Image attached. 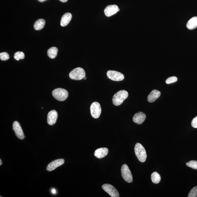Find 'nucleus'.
Segmentation results:
<instances>
[{
    "mask_svg": "<svg viewBox=\"0 0 197 197\" xmlns=\"http://www.w3.org/2000/svg\"><path fill=\"white\" fill-rule=\"evenodd\" d=\"M128 93L124 90H121L115 93L113 98L112 102L116 106L122 104L124 100L128 97Z\"/></svg>",
    "mask_w": 197,
    "mask_h": 197,
    "instance_id": "f257e3e1",
    "label": "nucleus"
},
{
    "mask_svg": "<svg viewBox=\"0 0 197 197\" xmlns=\"http://www.w3.org/2000/svg\"><path fill=\"white\" fill-rule=\"evenodd\" d=\"M134 151L135 155L139 161L144 163L146 161L147 158L146 151L141 144L137 143L135 144Z\"/></svg>",
    "mask_w": 197,
    "mask_h": 197,
    "instance_id": "f03ea898",
    "label": "nucleus"
},
{
    "mask_svg": "<svg viewBox=\"0 0 197 197\" xmlns=\"http://www.w3.org/2000/svg\"><path fill=\"white\" fill-rule=\"evenodd\" d=\"M69 76L72 80H82L85 76V72L82 68H77L70 72Z\"/></svg>",
    "mask_w": 197,
    "mask_h": 197,
    "instance_id": "7ed1b4c3",
    "label": "nucleus"
},
{
    "mask_svg": "<svg viewBox=\"0 0 197 197\" xmlns=\"http://www.w3.org/2000/svg\"><path fill=\"white\" fill-rule=\"evenodd\" d=\"M52 93L54 98L60 101H63L67 99L68 96V93L67 91L61 88L54 89Z\"/></svg>",
    "mask_w": 197,
    "mask_h": 197,
    "instance_id": "20e7f679",
    "label": "nucleus"
},
{
    "mask_svg": "<svg viewBox=\"0 0 197 197\" xmlns=\"http://www.w3.org/2000/svg\"><path fill=\"white\" fill-rule=\"evenodd\" d=\"M121 174L123 178L127 182L131 183L133 181V176L128 166L124 164L121 167Z\"/></svg>",
    "mask_w": 197,
    "mask_h": 197,
    "instance_id": "39448f33",
    "label": "nucleus"
},
{
    "mask_svg": "<svg viewBox=\"0 0 197 197\" xmlns=\"http://www.w3.org/2000/svg\"><path fill=\"white\" fill-rule=\"evenodd\" d=\"M90 111L92 117L95 119L99 118L102 112L101 107L99 103L93 102L91 105Z\"/></svg>",
    "mask_w": 197,
    "mask_h": 197,
    "instance_id": "423d86ee",
    "label": "nucleus"
},
{
    "mask_svg": "<svg viewBox=\"0 0 197 197\" xmlns=\"http://www.w3.org/2000/svg\"><path fill=\"white\" fill-rule=\"evenodd\" d=\"M107 75L110 79L114 81H121L124 80V76L120 72L115 71L109 70L107 71Z\"/></svg>",
    "mask_w": 197,
    "mask_h": 197,
    "instance_id": "0eeeda50",
    "label": "nucleus"
},
{
    "mask_svg": "<svg viewBox=\"0 0 197 197\" xmlns=\"http://www.w3.org/2000/svg\"><path fill=\"white\" fill-rule=\"evenodd\" d=\"M102 188L105 192L112 197H119V194L117 190L113 185L109 184H104Z\"/></svg>",
    "mask_w": 197,
    "mask_h": 197,
    "instance_id": "6e6552de",
    "label": "nucleus"
},
{
    "mask_svg": "<svg viewBox=\"0 0 197 197\" xmlns=\"http://www.w3.org/2000/svg\"><path fill=\"white\" fill-rule=\"evenodd\" d=\"M13 130L14 131L15 135L20 139H23L25 138V135L19 123L17 121H15L13 124Z\"/></svg>",
    "mask_w": 197,
    "mask_h": 197,
    "instance_id": "1a4fd4ad",
    "label": "nucleus"
},
{
    "mask_svg": "<svg viewBox=\"0 0 197 197\" xmlns=\"http://www.w3.org/2000/svg\"><path fill=\"white\" fill-rule=\"evenodd\" d=\"M119 9L116 5H110L106 7L105 8L104 12L107 17H109L119 12Z\"/></svg>",
    "mask_w": 197,
    "mask_h": 197,
    "instance_id": "9d476101",
    "label": "nucleus"
},
{
    "mask_svg": "<svg viewBox=\"0 0 197 197\" xmlns=\"http://www.w3.org/2000/svg\"><path fill=\"white\" fill-rule=\"evenodd\" d=\"M64 160L63 159H58L53 161L50 163L47 166V169L48 171H51L63 165L64 163Z\"/></svg>",
    "mask_w": 197,
    "mask_h": 197,
    "instance_id": "9b49d317",
    "label": "nucleus"
},
{
    "mask_svg": "<svg viewBox=\"0 0 197 197\" xmlns=\"http://www.w3.org/2000/svg\"><path fill=\"white\" fill-rule=\"evenodd\" d=\"M58 114L56 110L50 111L48 114L47 122L50 125H53L56 123L58 119Z\"/></svg>",
    "mask_w": 197,
    "mask_h": 197,
    "instance_id": "f8f14e48",
    "label": "nucleus"
},
{
    "mask_svg": "<svg viewBox=\"0 0 197 197\" xmlns=\"http://www.w3.org/2000/svg\"><path fill=\"white\" fill-rule=\"evenodd\" d=\"M146 115L144 113L139 112L136 113L133 117V121L135 123L139 124H141L145 120Z\"/></svg>",
    "mask_w": 197,
    "mask_h": 197,
    "instance_id": "ddd939ff",
    "label": "nucleus"
},
{
    "mask_svg": "<svg viewBox=\"0 0 197 197\" xmlns=\"http://www.w3.org/2000/svg\"><path fill=\"white\" fill-rule=\"evenodd\" d=\"M108 149L107 148H100L96 149L94 153V155L97 158L102 159L108 154Z\"/></svg>",
    "mask_w": 197,
    "mask_h": 197,
    "instance_id": "4468645a",
    "label": "nucleus"
},
{
    "mask_svg": "<svg viewBox=\"0 0 197 197\" xmlns=\"http://www.w3.org/2000/svg\"><path fill=\"white\" fill-rule=\"evenodd\" d=\"M160 95V92L156 89L153 90L148 96V101L150 103L154 102L159 97Z\"/></svg>",
    "mask_w": 197,
    "mask_h": 197,
    "instance_id": "2eb2a0df",
    "label": "nucleus"
},
{
    "mask_svg": "<svg viewBox=\"0 0 197 197\" xmlns=\"http://www.w3.org/2000/svg\"><path fill=\"white\" fill-rule=\"evenodd\" d=\"M72 15L69 13H67L63 15L61 18L60 25L62 27H65L68 24L71 20Z\"/></svg>",
    "mask_w": 197,
    "mask_h": 197,
    "instance_id": "dca6fc26",
    "label": "nucleus"
},
{
    "mask_svg": "<svg viewBox=\"0 0 197 197\" xmlns=\"http://www.w3.org/2000/svg\"><path fill=\"white\" fill-rule=\"evenodd\" d=\"M187 27L188 29L193 30L197 27V17L192 18L188 22Z\"/></svg>",
    "mask_w": 197,
    "mask_h": 197,
    "instance_id": "f3484780",
    "label": "nucleus"
},
{
    "mask_svg": "<svg viewBox=\"0 0 197 197\" xmlns=\"http://www.w3.org/2000/svg\"><path fill=\"white\" fill-rule=\"evenodd\" d=\"M45 24V21L43 19H39L35 22L34 28L36 30H41L44 27Z\"/></svg>",
    "mask_w": 197,
    "mask_h": 197,
    "instance_id": "a211bd4d",
    "label": "nucleus"
},
{
    "mask_svg": "<svg viewBox=\"0 0 197 197\" xmlns=\"http://www.w3.org/2000/svg\"><path fill=\"white\" fill-rule=\"evenodd\" d=\"M58 50L57 48L55 47H52L48 50V55L50 58H55L58 55Z\"/></svg>",
    "mask_w": 197,
    "mask_h": 197,
    "instance_id": "6ab92c4d",
    "label": "nucleus"
},
{
    "mask_svg": "<svg viewBox=\"0 0 197 197\" xmlns=\"http://www.w3.org/2000/svg\"><path fill=\"white\" fill-rule=\"evenodd\" d=\"M151 179L153 183L154 184H158L161 181L160 175L157 172H153L151 176Z\"/></svg>",
    "mask_w": 197,
    "mask_h": 197,
    "instance_id": "aec40b11",
    "label": "nucleus"
},
{
    "mask_svg": "<svg viewBox=\"0 0 197 197\" xmlns=\"http://www.w3.org/2000/svg\"><path fill=\"white\" fill-rule=\"evenodd\" d=\"M14 58L17 61H19L20 59H23L25 58V54L22 52H16L14 54Z\"/></svg>",
    "mask_w": 197,
    "mask_h": 197,
    "instance_id": "412c9836",
    "label": "nucleus"
},
{
    "mask_svg": "<svg viewBox=\"0 0 197 197\" xmlns=\"http://www.w3.org/2000/svg\"><path fill=\"white\" fill-rule=\"evenodd\" d=\"M186 165L188 167L197 170V161L195 160L190 161L186 163Z\"/></svg>",
    "mask_w": 197,
    "mask_h": 197,
    "instance_id": "4be33fe9",
    "label": "nucleus"
},
{
    "mask_svg": "<svg viewBox=\"0 0 197 197\" xmlns=\"http://www.w3.org/2000/svg\"><path fill=\"white\" fill-rule=\"evenodd\" d=\"M188 197H197V187H195L190 190Z\"/></svg>",
    "mask_w": 197,
    "mask_h": 197,
    "instance_id": "5701e85b",
    "label": "nucleus"
},
{
    "mask_svg": "<svg viewBox=\"0 0 197 197\" xmlns=\"http://www.w3.org/2000/svg\"><path fill=\"white\" fill-rule=\"evenodd\" d=\"M10 58L9 56L7 53L3 52L0 53V59L2 61H6Z\"/></svg>",
    "mask_w": 197,
    "mask_h": 197,
    "instance_id": "b1692460",
    "label": "nucleus"
},
{
    "mask_svg": "<svg viewBox=\"0 0 197 197\" xmlns=\"http://www.w3.org/2000/svg\"><path fill=\"white\" fill-rule=\"evenodd\" d=\"M177 80V78L176 77L172 76L168 78L166 80V83L167 84H170L171 83L176 82Z\"/></svg>",
    "mask_w": 197,
    "mask_h": 197,
    "instance_id": "393cba45",
    "label": "nucleus"
},
{
    "mask_svg": "<svg viewBox=\"0 0 197 197\" xmlns=\"http://www.w3.org/2000/svg\"><path fill=\"white\" fill-rule=\"evenodd\" d=\"M191 125L194 128H197V116L192 120Z\"/></svg>",
    "mask_w": 197,
    "mask_h": 197,
    "instance_id": "a878e982",
    "label": "nucleus"
},
{
    "mask_svg": "<svg viewBox=\"0 0 197 197\" xmlns=\"http://www.w3.org/2000/svg\"><path fill=\"white\" fill-rule=\"evenodd\" d=\"M51 191L53 194H56V190L55 189H54V188H53V189H52Z\"/></svg>",
    "mask_w": 197,
    "mask_h": 197,
    "instance_id": "bb28decb",
    "label": "nucleus"
},
{
    "mask_svg": "<svg viewBox=\"0 0 197 197\" xmlns=\"http://www.w3.org/2000/svg\"><path fill=\"white\" fill-rule=\"evenodd\" d=\"M60 1L63 2V3H65L68 1V0H59Z\"/></svg>",
    "mask_w": 197,
    "mask_h": 197,
    "instance_id": "cd10ccee",
    "label": "nucleus"
},
{
    "mask_svg": "<svg viewBox=\"0 0 197 197\" xmlns=\"http://www.w3.org/2000/svg\"><path fill=\"white\" fill-rule=\"evenodd\" d=\"M39 2H43L46 1V0H38Z\"/></svg>",
    "mask_w": 197,
    "mask_h": 197,
    "instance_id": "c85d7f7f",
    "label": "nucleus"
},
{
    "mask_svg": "<svg viewBox=\"0 0 197 197\" xmlns=\"http://www.w3.org/2000/svg\"><path fill=\"white\" fill-rule=\"evenodd\" d=\"M0 162H1V163H0V165H1L2 164V162L1 159H0Z\"/></svg>",
    "mask_w": 197,
    "mask_h": 197,
    "instance_id": "c756f323",
    "label": "nucleus"
},
{
    "mask_svg": "<svg viewBox=\"0 0 197 197\" xmlns=\"http://www.w3.org/2000/svg\"><path fill=\"white\" fill-rule=\"evenodd\" d=\"M86 78H86V77L85 76V77L84 78V79L85 80V79H86Z\"/></svg>",
    "mask_w": 197,
    "mask_h": 197,
    "instance_id": "7c9ffc66",
    "label": "nucleus"
}]
</instances>
